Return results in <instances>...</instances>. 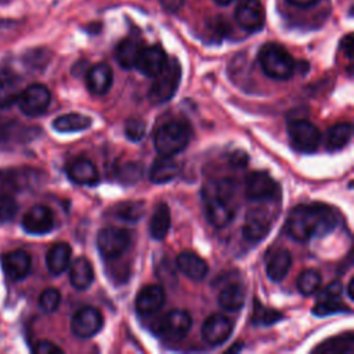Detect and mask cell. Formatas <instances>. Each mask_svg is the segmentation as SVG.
<instances>
[{"label": "cell", "mask_w": 354, "mask_h": 354, "mask_svg": "<svg viewBox=\"0 0 354 354\" xmlns=\"http://www.w3.org/2000/svg\"><path fill=\"white\" fill-rule=\"evenodd\" d=\"M337 224V213L324 203L299 205L286 218V232L296 242H306L314 236L330 232Z\"/></svg>", "instance_id": "cell-1"}, {"label": "cell", "mask_w": 354, "mask_h": 354, "mask_svg": "<svg viewBox=\"0 0 354 354\" xmlns=\"http://www.w3.org/2000/svg\"><path fill=\"white\" fill-rule=\"evenodd\" d=\"M205 212L209 223L217 228L228 225L236 212L235 183L224 178L212 181L203 191Z\"/></svg>", "instance_id": "cell-2"}, {"label": "cell", "mask_w": 354, "mask_h": 354, "mask_svg": "<svg viewBox=\"0 0 354 354\" xmlns=\"http://www.w3.org/2000/svg\"><path fill=\"white\" fill-rule=\"evenodd\" d=\"M259 62L263 72L277 80H288L296 71L293 57L278 43H266L259 51Z\"/></svg>", "instance_id": "cell-3"}, {"label": "cell", "mask_w": 354, "mask_h": 354, "mask_svg": "<svg viewBox=\"0 0 354 354\" xmlns=\"http://www.w3.org/2000/svg\"><path fill=\"white\" fill-rule=\"evenodd\" d=\"M189 129L183 122H169L159 126L153 134L155 149L165 156H174L187 148Z\"/></svg>", "instance_id": "cell-4"}, {"label": "cell", "mask_w": 354, "mask_h": 354, "mask_svg": "<svg viewBox=\"0 0 354 354\" xmlns=\"http://www.w3.org/2000/svg\"><path fill=\"white\" fill-rule=\"evenodd\" d=\"M181 79V65L177 58L167 59L163 71L155 76V82L149 88V100L153 104H163L169 101L177 91Z\"/></svg>", "instance_id": "cell-5"}, {"label": "cell", "mask_w": 354, "mask_h": 354, "mask_svg": "<svg viewBox=\"0 0 354 354\" xmlns=\"http://www.w3.org/2000/svg\"><path fill=\"white\" fill-rule=\"evenodd\" d=\"M288 134L292 147L303 153L317 151L321 141V131L307 119L290 120L288 124Z\"/></svg>", "instance_id": "cell-6"}, {"label": "cell", "mask_w": 354, "mask_h": 354, "mask_svg": "<svg viewBox=\"0 0 354 354\" xmlns=\"http://www.w3.org/2000/svg\"><path fill=\"white\" fill-rule=\"evenodd\" d=\"M39 171L30 167L0 169V192L11 194L33 188L39 183Z\"/></svg>", "instance_id": "cell-7"}, {"label": "cell", "mask_w": 354, "mask_h": 354, "mask_svg": "<svg viewBox=\"0 0 354 354\" xmlns=\"http://www.w3.org/2000/svg\"><path fill=\"white\" fill-rule=\"evenodd\" d=\"M130 234L120 227H105L97 235L100 253L106 259L119 257L130 245Z\"/></svg>", "instance_id": "cell-8"}, {"label": "cell", "mask_w": 354, "mask_h": 354, "mask_svg": "<svg viewBox=\"0 0 354 354\" xmlns=\"http://www.w3.org/2000/svg\"><path fill=\"white\" fill-rule=\"evenodd\" d=\"M18 106L28 116H39L44 113L51 101L50 90L41 83L29 84L18 95Z\"/></svg>", "instance_id": "cell-9"}, {"label": "cell", "mask_w": 354, "mask_h": 354, "mask_svg": "<svg viewBox=\"0 0 354 354\" xmlns=\"http://www.w3.org/2000/svg\"><path fill=\"white\" fill-rule=\"evenodd\" d=\"M236 24L246 32H260L266 22L261 0H238L234 12Z\"/></svg>", "instance_id": "cell-10"}, {"label": "cell", "mask_w": 354, "mask_h": 354, "mask_svg": "<svg viewBox=\"0 0 354 354\" xmlns=\"http://www.w3.org/2000/svg\"><path fill=\"white\" fill-rule=\"evenodd\" d=\"M272 225V214L266 206H257L248 210L242 227L243 236L248 241L257 242L267 236Z\"/></svg>", "instance_id": "cell-11"}, {"label": "cell", "mask_w": 354, "mask_h": 354, "mask_svg": "<svg viewBox=\"0 0 354 354\" xmlns=\"http://www.w3.org/2000/svg\"><path fill=\"white\" fill-rule=\"evenodd\" d=\"M192 326V318L189 313L184 310L169 311L158 324V333L167 340L184 339Z\"/></svg>", "instance_id": "cell-12"}, {"label": "cell", "mask_w": 354, "mask_h": 354, "mask_svg": "<svg viewBox=\"0 0 354 354\" xmlns=\"http://www.w3.org/2000/svg\"><path fill=\"white\" fill-rule=\"evenodd\" d=\"M277 183L264 171H252L245 180V196L249 201H271L277 196Z\"/></svg>", "instance_id": "cell-13"}, {"label": "cell", "mask_w": 354, "mask_h": 354, "mask_svg": "<svg viewBox=\"0 0 354 354\" xmlns=\"http://www.w3.org/2000/svg\"><path fill=\"white\" fill-rule=\"evenodd\" d=\"M101 328H102V315L97 308L91 306L79 308L71 321V329L73 335L82 339H87L97 335Z\"/></svg>", "instance_id": "cell-14"}, {"label": "cell", "mask_w": 354, "mask_h": 354, "mask_svg": "<svg viewBox=\"0 0 354 354\" xmlns=\"http://www.w3.org/2000/svg\"><path fill=\"white\" fill-rule=\"evenodd\" d=\"M167 64V55L165 50L158 46H144L137 57L134 68L140 71V73L148 76V77H155L158 76L163 68Z\"/></svg>", "instance_id": "cell-15"}, {"label": "cell", "mask_w": 354, "mask_h": 354, "mask_svg": "<svg viewBox=\"0 0 354 354\" xmlns=\"http://www.w3.org/2000/svg\"><path fill=\"white\" fill-rule=\"evenodd\" d=\"M22 227L28 234H47L54 228V214L50 207L44 205H35L25 213Z\"/></svg>", "instance_id": "cell-16"}, {"label": "cell", "mask_w": 354, "mask_h": 354, "mask_svg": "<svg viewBox=\"0 0 354 354\" xmlns=\"http://www.w3.org/2000/svg\"><path fill=\"white\" fill-rule=\"evenodd\" d=\"M232 328L234 324L228 317L223 314H212L202 325V339L213 346L224 343L230 337Z\"/></svg>", "instance_id": "cell-17"}, {"label": "cell", "mask_w": 354, "mask_h": 354, "mask_svg": "<svg viewBox=\"0 0 354 354\" xmlns=\"http://www.w3.org/2000/svg\"><path fill=\"white\" fill-rule=\"evenodd\" d=\"M30 264H32L30 254L22 249L8 252L1 257V266H3L4 274L11 281L24 279L30 271Z\"/></svg>", "instance_id": "cell-18"}, {"label": "cell", "mask_w": 354, "mask_h": 354, "mask_svg": "<svg viewBox=\"0 0 354 354\" xmlns=\"http://www.w3.org/2000/svg\"><path fill=\"white\" fill-rule=\"evenodd\" d=\"M113 73L108 64L100 62L93 65L86 73V84L90 93L95 95L106 94L112 86Z\"/></svg>", "instance_id": "cell-19"}, {"label": "cell", "mask_w": 354, "mask_h": 354, "mask_svg": "<svg viewBox=\"0 0 354 354\" xmlns=\"http://www.w3.org/2000/svg\"><path fill=\"white\" fill-rule=\"evenodd\" d=\"M165 303V292L158 285L144 286L136 297V310L140 315H151Z\"/></svg>", "instance_id": "cell-20"}, {"label": "cell", "mask_w": 354, "mask_h": 354, "mask_svg": "<svg viewBox=\"0 0 354 354\" xmlns=\"http://www.w3.org/2000/svg\"><path fill=\"white\" fill-rule=\"evenodd\" d=\"M66 174L71 181L80 185H95L100 180L97 167L86 158L73 159L66 166Z\"/></svg>", "instance_id": "cell-21"}, {"label": "cell", "mask_w": 354, "mask_h": 354, "mask_svg": "<svg viewBox=\"0 0 354 354\" xmlns=\"http://www.w3.org/2000/svg\"><path fill=\"white\" fill-rule=\"evenodd\" d=\"M176 264H177V268L184 275H187L188 278L195 279V281L203 279L207 274L206 261L191 250L181 252L176 259Z\"/></svg>", "instance_id": "cell-22"}, {"label": "cell", "mask_w": 354, "mask_h": 354, "mask_svg": "<svg viewBox=\"0 0 354 354\" xmlns=\"http://www.w3.org/2000/svg\"><path fill=\"white\" fill-rule=\"evenodd\" d=\"M180 163L173 156L160 155L155 159L149 169V180L155 184H165L171 181L180 173Z\"/></svg>", "instance_id": "cell-23"}, {"label": "cell", "mask_w": 354, "mask_h": 354, "mask_svg": "<svg viewBox=\"0 0 354 354\" xmlns=\"http://www.w3.org/2000/svg\"><path fill=\"white\" fill-rule=\"evenodd\" d=\"M71 254H72V249L66 242L54 243L46 254V264L48 271L54 275L64 272L69 266Z\"/></svg>", "instance_id": "cell-24"}, {"label": "cell", "mask_w": 354, "mask_h": 354, "mask_svg": "<svg viewBox=\"0 0 354 354\" xmlns=\"http://www.w3.org/2000/svg\"><path fill=\"white\" fill-rule=\"evenodd\" d=\"M290 264H292L290 253L282 248L277 249L275 252H272V254L267 260V264H266L267 277L272 282L282 281L286 277V274L289 272Z\"/></svg>", "instance_id": "cell-25"}, {"label": "cell", "mask_w": 354, "mask_h": 354, "mask_svg": "<svg viewBox=\"0 0 354 354\" xmlns=\"http://www.w3.org/2000/svg\"><path fill=\"white\" fill-rule=\"evenodd\" d=\"M69 279L72 286L77 290L87 289L94 279V270L91 263L86 257L75 259L69 270Z\"/></svg>", "instance_id": "cell-26"}, {"label": "cell", "mask_w": 354, "mask_h": 354, "mask_svg": "<svg viewBox=\"0 0 354 354\" xmlns=\"http://www.w3.org/2000/svg\"><path fill=\"white\" fill-rule=\"evenodd\" d=\"M144 46L134 37H126L116 46L115 58L118 64L124 69H131L136 65L137 57Z\"/></svg>", "instance_id": "cell-27"}, {"label": "cell", "mask_w": 354, "mask_h": 354, "mask_svg": "<svg viewBox=\"0 0 354 354\" xmlns=\"http://www.w3.org/2000/svg\"><path fill=\"white\" fill-rule=\"evenodd\" d=\"M19 93L18 77L10 69H0V108L17 102Z\"/></svg>", "instance_id": "cell-28"}, {"label": "cell", "mask_w": 354, "mask_h": 354, "mask_svg": "<svg viewBox=\"0 0 354 354\" xmlns=\"http://www.w3.org/2000/svg\"><path fill=\"white\" fill-rule=\"evenodd\" d=\"M353 136V126L348 122L336 123L328 129L325 137V145L329 152L339 151L344 148Z\"/></svg>", "instance_id": "cell-29"}, {"label": "cell", "mask_w": 354, "mask_h": 354, "mask_svg": "<svg viewBox=\"0 0 354 354\" xmlns=\"http://www.w3.org/2000/svg\"><path fill=\"white\" fill-rule=\"evenodd\" d=\"M245 304V289L241 283H231L218 293V306L225 311H238Z\"/></svg>", "instance_id": "cell-30"}, {"label": "cell", "mask_w": 354, "mask_h": 354, "mask_svg": "<svg viewBox=\"0 0 354 354\" xmlns=\"http://www.w3.org/2000/svg\"><path fill=\"white\" fill-rule=\"evenodd\" d=\"M170 210L165 202H159L151 216L149 231L155 239H163L170 228Z\"/></svg>", "instance_id": "cell-31"}, {"label": "cell", "mask_w": 354, "mask_h": 354, "mask_svg": "<svg viewBox=\"0 0 354 354\" xmlns=\"http://www.w3.org/2000/svg\"><path fill=\"white\" fill-rule=\"evenodd\" d=\"M145 213V203L142 201H124L116 203L111 209V214L126 223H137Z\"/></svg>", "instance_id": "cell-32"}, {"label": "cell", "mask_w": 354, "mask_h": 354, "mask_svg": "<svg viewBox=\"0 0 354 354\" xmlns=\"http://www.w3.org/2000/svg\"><path fill=\"white\" fill-rule=\"evenodd\" d=\"M91 119L82 113H65L54 119L53 127L59 133L82 131L90 127Z\"/></svg>", "instance_id": "cell-33"}, {"label": "cell", "mask_w": 354, "mask_h": 354, "mask_svg": "<svg viewBox=\"0 0 354 354\" xmlns=\"http://www.w3.org/2000/svg\"><path fill=\"white\" fill-rule=\"evenodd\" d=\"M321 283H322V278L317 270H311V268L304 270L297 277V289L304 296H310L318 292L321 288Z\"/></svg>", "instance_id": "cell-34"}, {"label": "cell", "mask_w": 354, "mask_h": 354, "mask_svg": "<svg viewBox=\"0 0 354 354\" xmlns=\"http://www.w3.org/2000/svg\"><path fill=\"white\" fill-rule=\"evenodd\" d=\"M337 350V354H351L353 353V335L347 333L344 336H339L335 337L326 343H324L322 346L317 347L315 351H321V353H326V354H335Z\"/></svg>", "instance_id": "cell-35"}, {"label": "cell", "mask_w": 354, "mask_h": 354, "mask_svg": "<svg viewBox=\"0 0 354 354\" xmlns=\"http://www.w3.org/2000/svg\"><path fill=\"white\" fill-rule=\"evenodd\" d=\"M283 315L277 310L264 307L260 301H254V311H253V322L257 325H271L278 322Z\"/></svg>", "instance_id": "cell-36"}, {"label": "cell", "mask_w": 354, "mask_h": 354, "mask_svg": "<svg viewBox=\"0 0 354 354\" xmlns=\"http://www.w3.org/2000/svg\"><path fill=\"white\" fill-rule=\"evenodd\" d=\"M61 303V293L55 288L44 289L39 296V306L44 313H54Z\"/></svg>", "instance_id": "cell-37"}, {"label": "cell", "mask_w": 354, "mask_h": 354, "mask_svg": "<svg viewBox=\"0 0 354 354\" xmlns=\"http://www.w3.org/2000/svg\"><path fill=\"white\" fill-rule=\"evenodd\" d=\"M18 212V203L10 194L0 192V225L10 223Z\"/></svg>", "instance_id": "cell-38"}, {"label": "cell", "mask_w": 354, "mask_h": 354, "mask_svg": "<svg viewBox=\"0 0 354 354\" xmlns=\"http://www.w3.org/2000/svg\"><path fill=\"white\" fill-rule=\"evenodd\" d=\"M350 313V308L347 306H344L343 303L339 301V299L335 300H318L313 308V313L318 317H324V315H329V314H335V313Z\"/></svg>", "instance_id": "cell-39"}, {"label": "cell", "mask_w": 354, "mask_h": 354, "mask_svg": "<svg viewBox=\"0 0 354 354\" xmlns=\"http://www.w3.org/2000/svg\"><path fill=\"white\" fill-rule=\"evenodd\" d=\"M124 134L130 141H140L145 136V123L141 119H129L124 124Z\"/></svg>", "instance_id": "cell-40"}, {"label": "cell", "mask_w": 354, "mask_h": 354, "mask_svg": "<svg viewBox=\"0 0 354 354\" xmlns=\"http://www.w3.org/2000/svg\"><path fill=\"white\" fill-rule=\"evenodd\" d=\"M119 177L126 184H133L141 177V166L138 163H126L122 166Z\"/></svg>", "instance_id": "cell-41"}, {"label": "cell", "mask_w": 354, "mask_h": 354, "mask_svg": "<svg viewBox=\"0 0 354 354\" xmlns=\"http://www.w3.org/2000/svg\"><path fill=\"white\" fill-rule=\"evenodd\" d=\"M343 290V285L339 281H333L330 282L318 296V300H335L339 299Z\"/></svg>", "instance_id": "cell-42"}, {"label": "cell", "mask_w": 354, "mask_h": 354, "mask_svg": "<svg viewBox=\"0 0 354 354\" xmlns=\"http://www.w3.org/2000/svg\"><path fill=\"white\" fill-rule=\"evenodd\" d=\"M33 351L36 354H62V348L50 340H40L35 344Z\"/></svg>", "instance_id": "cell-43"}, {"label": "cell", "mask_w": 354, "mask_h": 354, "mask_svg": "<svg viewBox=\"0 0 354 354\" xmlns=\"http://www.w3.org/2000/svg\"><path fill=\"white\" fill-rule=\"evenodd\" d=\"M184 3H185V0H160L162 8L170 14L178 12L183 8Z\"/></svg>", "instance_id": "cell-44"}, {"label": "cell", "mask_w": 354, "mask_h": 354, "mask_svg": "<svg viewBox=\"0 0 354 354\" xmlns=\"http://www.w3.org/2000/svg\"><path fill=\"white\" fill-rule=\"evenodd\" d=\"M286 1L299 8H310V7H314L317 3H319V0H286Z\"/></svg>", "instance_id": "cell-45"}, {"label": "cell", "mask_w": 354, "mask_h": 354, "mask_svg": "<svg viewBox=\"0 0 354 354\" xmlns=\"http://www.w3.org/2000/svg\"><path fill=\"white\" fill-rule=\"evenodd\" d=\"M353 283H354V278H350L348 285H347V295L350 300H354V295H353Z\"/></svg>", "instance_id": "cell-46"}, {"label": "cell", "mask_w": 354, "mask_h": 354, "mask_svg": "<svg viewBox=\"0 0 354 354\" xmlns=\"http://www.w3.org/2000/svg\"><path fill=\"white\" fill-rule=\"evenodd\" d=\"M213 1L218 6H228L230 3H232V0H213Z\"/></svg>", "instance_id": "cell-47"}]
</instances>
